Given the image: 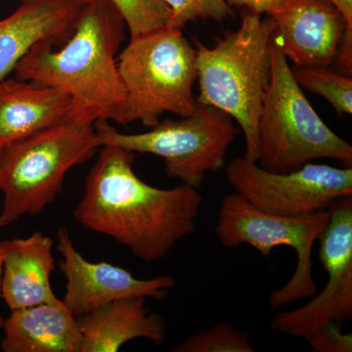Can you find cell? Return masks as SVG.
<instances>
[{
    "instance_id": "cell-1",
    "label": "cell",
    "mask_w": 352,
    "mask_h": 352,
    "mask_svg": "<svg viewBox=\"0 0 352 352\" xmlns=\"http://www.w3.org/2000/svg\"><path fill=\"white\" fill-rule=\"evenodd\" d=\"M133 162L129 150L101 146L74 217L153 263L195 232L203 196L183 183L171 189L153 187L135 175Z\"/></svg>"
},
{
    "instance_id": "cell-2",
    "label": "cell",
    "mask_w": 352,
    "mask_h": 352,
    "mask_svg": "<svg viewBox=\"0 0 352 352\" xmlns=\"http://www.w3.org/2000/svg\"><path fill=\"white\" fill-rule=\"evenodd\" d=\"M124 27L110 0H90L68 36L59 44H36L14 69L15 78L66 92L76 113L92 122L122 126L124 91L117 55Z\"/></svg>"
},
{
    "instance_id": "cell-3",
    "label": "cell",
    "mask_w": 352,
    "mask_h": 352,
    "mask_svg": "<svg viewBox=\"0 0 352 352\" xmlns=\"http://www.w3.org/2000/svg\"><path fill=\"white\" fill-rule=\"evenodd\" d=\"M276 25L245 14L239 29L208 48L196 41L199 103L228 113L245 138V157L258 162V120L270 69V46Z\"/></svg>"
},
{
    "instance_id": "cell-4",
    "label": "cell",
    "mask_w": 352,
    "mask_h": 352,
    "mask_svg": "<svg viewBox=\"0 0 352 352\" xmlns=\"http://www.w3.org/2000/svg\"><path fill=\"white\" fill-rule=\"evenodd\" d=\"M94 122L80 113L4 146L0 152V228L56 200L65 177L100 149Z\"/></svg>"
},
{
    "instance_id": "cell-5",
    "label": "cell",
    "mask_w": 352,
    "mask_h": 352,
    "mask_svg": "<svg viewBox=\"0 0 352 352\" xmlns=\"http://www.w3.org/2000/svg\"><path fill=\"white\" fill-rule=\"evenodd\" d=\"M258 143L256 163L270 173H289L317 159L352 164L351 145L323 122L307 100L275 36L270 46Z\"/></svg>"
},
{
    "instance_id": "cell-6",
    "label": "cell",
    "mask_w": 352,
    "mask_h": 352,
    "mask_svg": "<svg viewBox=\"0 0 352 352\" xmlns=\"http://www.w3.org/2000/svg\"><path fill=\"white\" fill-rule=\"evenodd\" d=\"M118 69L124 91L122 126L139 122L153 127L164 113L187 117L198 105L197 51L182 30L166 25L131 38Z\"/></svg>"
},
{
    "instance_id": "cell-7",
    "label": "cell",
    "mask_w": 352,
    "mask_h": 352,
    "mask_svg": "<svg viewBox=\"0 0 352 352\" xmlns=\"http://www.w3.org/2000/svg\"><path fill=\"white\" fill-rule=\"evenodd\" d=\"M94 127L101 146L162 157L168 178L196 190L201 188L208 173L226 166L227 150L238 134L228 113L199 102L191 115L159 122L143 133H122L104 120H96Z\"/></svg>"
},
{
    "instance_id": "cell-8",
    "label": "cell",
    "mask_w": 352,
    "mask_h": 352,
    "mask_svg": "<svg viewBox=\"0 0 352 352\" xmlns=\"http://www.w3.org/2000/svg\"><path fill=\"white\" fill-rule=\"evenodd\" d=\"M329 217V210L296 217L266 214L240 194L233 193L220 201L215 235L227 249L249 245L264 258H268L276 247L295 250L298 263L293 276L270 296V307L275 310L316 294L312 276V251Z\"/></svg>"
},
{
    "instance_id": "cell-9",
    "label": "cell",
    "mask_w": 352,
    "mask_h": 352,
    "mask_svg": "<svg viewBox=\"0 0 352 352\" xmlns=\"http://www.w3.org/2000/svg\"><path fill=\"white\" fill-rule=\"evenodd\" d=\"M226 178L236 193L261 212L296 217L328 210L336 199L352 195V168L307 163L289 173H270L256 162L235 157Z\"/></svg>"
},
{
    "instance_id": "cell-10",
    "label": "cell",
    "mask_w": 352,
    "mask_h": 352,
    "mask_svg": "<svg viewBox=\"0 0 352 352\" xmlns=\"http://www.w3.org/2000/svg\"><path fill=\"white\" fill-rule=\"evenodd\" d=\"M328 210L330 217L318 239L327 284L303 307L275 315L270 322L274 332L305 339L330 322L342 325L352 318V195L336 199Z\"/></svg>"
},
{
    "instance_id": "cell-11",
    "label": "cell",
    "mask_w": 352,
    "mask_h": 352,
    "mask_svg": "<svg viewBox=\"0 0 352 352\" xmlns=\"http://www.w3.org/2000/svg\"><path fill=\"white\" fill-rule=\"evenodd\" d=\"M57 240L62 256L60 268L67 280L62 302L76 318L122 298L164 300L168 289L175 287L171 276L138 279L120 266L87 261L76 249L66 228L58 230Z\"/></svg>"
},
{
    "instance_id": "cell-12",
    "label": "cell",
    "mask_w": 352,
    "mask_h": 352,
    "mask_svg": "<svg viewBox=\"0 0 352 352\" xmlns=\"http://www.w3.org/2000/svg\"><path fill=\"white\" fill-rule=\"evenodd\" d=\"M270 18L285 56L296 67L329 68L335 62L346 20L329 0H274Z\"/></svg>"
},
{
    "instance_id": "cell-13",
    "label": "cell",
    "mask_w": 352,
    "mask_h": 352,
    "mask_svg": "<svg viewBox=\"0 0 352 352\" xmlns=\"http://www.w3.org/2000/svg\"><path fill=\"white\" fill-rule=\"evenodd\" d=\"M85 4L80 0H21L11 15L0 20V82L36 44L61 43Z\"/></svg>"
},
{
    "instance_id": "cell-14",
    "label": "cell",
    "mask_w": 352,
    "mask_h": 352,
    "mask_svg": "<svg viewBox=\"0 0 352 352\" xmlns=\"http://www.w3.org/2000/svg\"><path fill=\"white\" fill-rule=\"evenodd\" d=\"M0 298L9 309L60 302L51 286L55 270L53 241L36 231L22 239L0 241Z\"/></svg>"
},
{
    "instance_id": "cell-15",
    "label": "cell",
    "mask_w": 352,
    "mask_h": 352,
    "mask_svg": "<svg viewBox=\"0 0 352 352\" xmlns=\"http://www.w3.org/2000/svg\"><path fill=\"white\" fill-rule=\"evenodd\" d=\"M66 92L31 80L6 78L0 82V149L75 115Z\"/></svg>"
},
{
    "instance_id": "cell-16",
    "label": "cell",
    "mask_w": 352,
    "mask_h": 352,
    "mask_svg": "<svg viewBox=\"0 0 352 352\" xmlns=\"http://www.w3.org/2000/svg\"><path fill=\"white\" fill-rule=\"evenodd\" d=\"M4 352H80L78 318L62 300L12 310L2 326Z\"/></svg>"
},
{
    "instance_id": "cell-17",
    "label": "cell",
    "mask_w": 352,
    "mask_h": 352,
    "mask_svg": "<svg viewBox=\"0 0 352 352\" xmlns=\"http://www.w3.org/2000/svg\"><path fill=\"white\" fill-rule=\"evenodd\" d=\"M82 344L80 352H116L139 338L157 344L166 340V324L150 314L145 298L116 300L78 317Z\"/></svg>"
},
{
    "instance_id": "cell-18",
    "label": "cell",
    "mask_w": 352,
    "mask_h": 352,
    "mask_svg": "<svg viewBox=\"0 0 352 352\" xmlns=\"http://www.w3.org/2000/svg\"><path fill=\"white\" fill-rule=\"evenodd\" d=\"M294 78L300 87L323 97L335 109L339 119L352 113L351 76L330 71L328 68L292 69Z\"/></svg>"
},
{
    "instance_id": "cell-19",
    "label": "cell",
    "mask_w": 352,
    "mask_h": 352,
    "mask_svg": "<svg viewBox=\"0 0 352 352\" xmlns=\"http://www.w3.org/2000/svg\"><path fill=\"white\" fill-rule=\"evenodd\" d=\"M173 352H252L249 333L228 323H219L193 333Z\"/></svg>"
},
{
    "instance_id": "cell-20",
    "label": "cell",
    "mask_w": 352,
    "mask_h": 352,
    "mask_svg": "<svg viewBox=\"0 0 352 352\" xmlns=\"http://www.w3.org/2000/svg\"><path fill=\"white\" fill-rule=\"evenodd\" d=\"M119 10L131 38L168 25L170 9L163 0H110Z\"/></svg>"
},
{
    "instance_id": "cell-21",
    "label": "cell",
    "mask_w": 352,
    "mask_h": 352,
    "mask_svg": "<svg viewBox=\"0 0 352 352\" xmlns=\"http://www.w3.org/2000/svg\"><path fill=\"white\" fill-rule=\"evenodd\" d=\"M170 9L168 25L182 30L188 23L198 19L221 21L232 14L226 0H163Z\"/></svg>"
},
{
    "instance_id": "cell-22",
    "label": "cell",
    "mask_w": 352,
    "mask_h": 352,
    "mask_svg": "<svg viewBox=\"0 0 352 352\" xmlns=\"http://www.w3.org/2000/svg\"><path fill=\"white\" fill-rule=\"evenodd\" d=\"M315 352H351L352 335L342 332V325L330 322L305 338Z\"/></svg>"
},
{
    "instance_id": "cell-23",
    "label": "cell",
    "mask_w": 352,
    "mask_h": 352,
    "mask_svg": "<svg viewBox=\"0 0 352 352\" xmlns=\"http://www.w3.org/2000/svg\"><path fill=\"white\" fill-rule=\"evenodd\" d=\"M346 20V30L342 41L352 43V0H329Z\"/></svg>"
},
{
    "instance_id": "cell-24",
    "label": "cell",
    "mask_w": 352,
    "mask_h": 352,
    "mask_svg": "<svg viewBox=\"0 0 352 352\" xmlns=\"http://www.w3.org/2000/svg\"><path fill=\"white\" fill-rule=\"evenodd\" d=\"M274 0H243V6L247 7L250 12L259 14L267 13Z\"/></svg>"
},
{
    "instance_id": "cell-25",
    "label": "cell",
    "mask_w": 352,
    "mask_h": 352,
    "mask_svg": "<svg viewBox=\"0 0 352 352\" xmlns=\"http://www.w3.org/2000/svg\"><path fill=\"white\" fill-rule=\"evenodd\" d=\"M227 3L231 7H241L243 6V0H226Z\"/></svg>"
},
{
    "instance_id": "cell-26",
    "label": "cell",
    "mask_w": 352,
    "mask_h": 352,
    "mask_svg": "<svg viewBox=\"0 0 352 352\" xmlns=\"http://www.w3.org/2000/svg\"><path fill=\"white\" fill-rule=\"evenodd\" d=\"M1 274H2V256L1 252H0V283H1ZM3 319H2L1 314H0V330H2V326H3Z\"/></svg>"
},
{
    "instance_id": "cell-27",
    "label": "cell",
    "mask_w": 352,
    "mask_h": 352,
    "mask_svg": "<svg viewBox=\"0 0 352 352\" xmlns=\"http://www.w3.org/2000/svg\"><path fill=\"white\" fill-rule=\"evenodd\" d=\"M80 1L83 2V3H87V2L90 1V0H80Z\"/></svg>"
},
{
    "instance_id": "cell-28",
    "label": "cell",
    "mask_w": 352,
    "mask_h": 352,
    "mask_svg": "<svg viewBox=\"0 0 352 352\" xmlns=\"http://www.w3.org/2000/svg\"><path fill=\"white\" fill-rule=\"evenodd\" d=\"M0 152H1V149H0Z\"/></svg>"
}]
</instances>
